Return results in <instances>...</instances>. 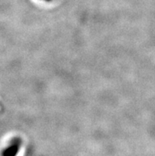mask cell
Listing matches in <instances>:
<instances>
[{
    "instance_id": "6da1fadb",
    "label": "cell",
    "mask_w": 155,
    "mask_h": 156,
    "mask_svg": "<svg viewBox=\"0 0 155 156\" xmlns=\"http://www.w3.org/2000/svg\"><path fill=\"white\" fill-rule=\"evenodd\" d=\"M20 146H21V140L18 139L14 140L8 146V147L4 149L2 152V156H16L20 149Z\"/></svg>"
}]
</instances>
